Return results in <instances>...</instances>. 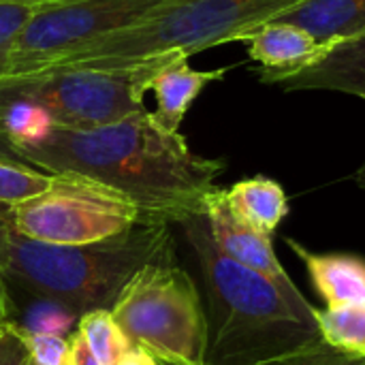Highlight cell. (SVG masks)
Wrapping results in <instances>:
<instances>
[{
    "label": "cell",
    "instance_id": "20",
    "mask_svg": "<svg viewBox=\"0 0 365 365\" xmlns=\"http://www.w3.org/2000/svg\"><path fill=\"white\" fill-rule=\"evenodd\" d=\"M36 6V2H0V79L9 68L13 45Z\"/></svg>",
    "mask_w": 365,
    "mask_h": 365
},
{
    "label": "cell",
    "instance_id": "29",
    "mask_svg": "<svg viewBox=\"0 0 365 365\" xmlns=\"http://www.w3.org/2000/svg\"><path fill=\"white\" fill-rule=\"evenodd\" d=\"M355 182H357V186H361L365 190V163L359 167V171L355 173Z\"/></svg>",
    "mask_w": 365,
    "mask_h": 365
},
{
    "label": "cell",
    "instance_id": "9",
    "mask_svg": "<svg viewBox=\"0 0 365 365\" xmlns=\"http://www.w3.org/2000/svg\"><path fill=\"white\" fill-rule=\"evenodd\" d=\"M205 218L210 225L212 240L222 255H227L231 261L240 263L242 267L272 280L287 295H291L295 299H306L302 295V291L293 284V280L289 278L284 267L280 265V261L274 252V246H272V237L250 229L240 218H235V214L229 210L227 199H225V188L216 186L207 195Z\"/></svg>",
    "mask_w": 365,
    "mask_h": 365
},
{
    "label": "cell",
    "instance_id": "15",
    "mask_svg": "<svg viewBox=\"0 0 365 365\" xmlns=\"http://www.w3.org/2000/svg\"><path fill=\"white\" fill-rule=\"evenodd\" d=\"M225 199L235 218L267 237H272L280 222L289 216L284 188L265 175L248 178L231 188H225Z\"/></svg>",
    "mask_w": 365,
    "mask_h": 365
},
{
    "label": "cell",
    "instance_id": "12",
    "mask_svg": "<svg viewBox=\"0 0 365 365\" xmlns=\"http://www.w3.org/2000/svg\"><path fill=\"white\" fill-rule=\"evenodd\" d=\"M291 250L304 261L314 289L325 304L331 306H364L365 259L357 255H317L299 242L287 237Z\"/></svg>",
    "mask_w": 365,
    "mask_h": 365
},
{
    "label": "cell",
    "instance_id": "21",
    "mask_svg": "<svg viewBox=\"0 0 365 365\" xmlns=\"http://www.w3.org/2000/svg\"><path fill=\"white\" fill-rule=\"evenodd\" d=\"M261 365H365V355H351L325 344L323 340H317L304 349H297Z\"/></svg>",
    "mask_w": 365,
    "mask_h": 365
},
{
    "label": "cell",
    "instance_id": "24",
    "mask_svg": "<svg viewBox=\"0 0 365 365\" xmlns=\"http://www.w3.org/2000/svg\"><path fill=\"white\" fill-rule=\"evenodd\" d=\"M66 365H103L98 357L92 353V349L86 344L83 336L75 331L71 336V353H68V364Z\"/></svg>",
    "mask_w": 365,
    "mask_h": 365
},
{
    "label": "cell",
    "instance_id": "19",
    "mask_svg": "<svg viewBox=\"0 0 365 365\" xmlns=\"http://www.w3.org/2000/svg\"><path fill=\"white\" fill-rule=\"evenodd\" d=\"M53 182V173L41 171L28 163L0 156V207H13L41 195Z\"/></svg>",
    "mask_w": 365,
    "mask_h": 365
},
{
    "label": "cell",
    "instance_id": "13",
    "mask_svg": "<svg viewBox=\"0 0 365 365\" xmlns=\"http://www.w3.org/2000/svg\"><path fill=\"white\" fill-rule=\"evenodd\" d=\"M231 66H222L216 71H195L188 64V58H178L169 64H165L150 81V90H154L158 107L152 113L154 120L167 128L178 133L180 124L190 109V105L197 101L201 90L214 81H220Z\"/></svg>",
    "mask_w": 365,
    "mask_h": 365
},
{
    "label": "cell",
    "instance_id": "7",
    "mask_svg": "<svg viewBox=\"0 0 365 365\" xmlns=\"http://www.w3.org/2000/svg\"><path fill=\"white\" fill-rule=\"evenodd\" d=\"M6 218L15 233L49 246L94 244L143 222L126 195L77 173H53L47 190L6 207Z\"/></svg>",
    "mask_w": 365,
    "mask_h": 365
},
{
    "label": "cell",
    "instance_id": "1",
    "mask_svg": "<svg viewBox=\"0 0 365 365\" xmlns=\"http://www.w3.org/2000/svg\"><path fill=\"white\" fill-rule=\"evenodd\" d=\"M15 150L41 171L77 173L126 195L143 222L182 225L205 214V199L225 171L222 160L195 154L180 130L163 128L145 109L90 130L49 124Z\"/></svg>",
    "mask_w": 365,
    "mask_h": 365
},
{
    "label": "cell",
    "instance_id": "27",
    "mask_svg": "<svg viewBox=\"0 0 365 365\" xmlns=\"http://www.w3.org/2000/svg\"><path fill=\"white\" fill-rule=\"evenodd\" d=\"M9 218H6V207H0V272L6 259V240H9Z\"/></svg>",
    "mask_w": 365,
    "mask_h": 365
},
{
    "label": "cell",
    "instance_id": "22",
    "mask_svg": "<svg viewBox=\"0 0 365 365\" xmlns=\"http://www.w3.org/2000/svg\"><path fill=\"white\" fill-rule=\"evenodd\" d=\"M21 331V338L28 349V357L34 365H66L71 353V338L58 334L41 331Z\"/></svg>",
    "mask_w": 365,
    "mask_h": 365
},
{
    "label": "cell",
    "instance_id": "30",
    "mask_svg": "<svg viewBox=\"0 0 365 365\" xmlns=\"http://www.w3.org/2000/svg\"><path fill=\"white\" fill-rule=\"evenodd\" d=\"M0 2H36L38 4V0H0Z\"/></svg>",
    "mask_w": 365,
    "mask_h": 365
},
{
    "label": "cell",
    "instance_id": "4",
    "mask_svg": "<svg viewBox=\"0 0 365 365\" xmlns=\"http://www.w3.org/2000/svg\"><path fill=\"white\" fill-rule=\"evenodd\" d=\"M299 2L304 0H165L141 21L86 45L49 68L124 66L169 53L190 58L214 45L242 41Z\"/></svg>",
    "mask_w": 365,
    "mask_h": 365
},
{
    "label": "cell",
    "instance_id": "17",
    "mask_svg": "<svg viewBox=\"0 0 365 365\" xmlns=\"http://www.w3.org/2000/svg\"><path fill=\"white\" fill-rule=\"evenodd\" d=\"M77 331L103 365H115L133 344L115 323L111 310H92L79 317Z\"/></svg>",
    "mask_w": 365,
    "mask_h": 365
},
{
    "label": "cell",
    "instance_id": "31",
    "mask_svg": "<svg viewBox=\"0 0 365 365\" xmlns=\"http://www.w3.org/2000/svg\"><path fill=\"white\" fill-rule=\"evenodd\" d=\"M49 2H66V0H38V4H49Z\"/></svg>",
    "mask_w": 365,
    "mask_h": 365
},
{
    "label": "cell",
    "instance_id": "28",
    "mask_svg": "<svg viewBox=\"0 0 365 365\" xmlns=\"http://www.w3.org/2000/svg\"><path fill=\"white\" fill-rule=\"evenodd\" d=\"M0 156H6V158H13V160H21L19 158V154L15 152V148H13V143L0 133ZM24 163V160H21Z\"/></svg>",
    "mask_w": 365,
    "mask_h": 365
},
{
    "label": "cell",
    "instance_id": "32",
    "mask_svg": "<svg viewBox=\"0 0 365 365\" xmlns=\"http://www.w3.org/2000/svg\"><path fill=\"white\" fill-rule=\"evenodd\" d=\"M26 365H34V364H32V361H30V359H28V364H26Z\"/></svg>",
    "mask_w": 365,
    "mask_h": 365
},
{
    "label": "cell",
    "instance_id": "5",
    "mask_svg": "<svg viewBox=\"0 0 365 365\" xmlns=\"http://www.w3.org/2000/svg\"><path fill=\"white\" fill-rule=\"evenodd\" d=\"M182 56H158L124 66H60L28 77L0 79V105L41 109L53 126L90 130L124 120L143 107L152 77Z\"/></svg>",
    "mask_w": 365,
    "mask_h": 365
},
{
    "label": "cell",
    "instance_id": "2",
    "mask_svg": "<svg viewBox=\"0 0 365 365\" xmlns=\"http://www.w3.org/2000/svg\"><path fill=\"white\" fill-rule=\"evenodd\" d=\"M182 227L205 287L207 365H261L321 340L317 308L222 255L205 214Z\"/></svg>",
    "mask_w": 365,
    "mask_h": 365
},
{
    "label": "cell",
    "instance_id": "16",
    "mask_svg": "<svg viewBox=\"0 0 365 365\" xmlns=\"http://www.w3.org/2000/svg\"><path fill=\"white\" fill-rule=\"evenodd\" d=\"M317 323L325 344L351 355H365V304L327 306L317 310Z\"/></svg>",
    "mask_w": 365,
    "mask_h": 365
},
{
    "label": "cell",
    "instance_id": "3",
    "mask_svg": "<svg viewBox=\"0 0 365 365\" xmlns=\"http://www.w3.org/2000/svg\"><path fill=\"white\" fill-rule=\"evenodd\" d=\"M171 227L137 222L120 235L83 246H49L11 229L2 276L15 289L58 302L79 317L111 310L124 287L143 267L175 263Z\"/></svg>",
    "mask_w": 365,
    "mask_h": 365
},
{
    "label": "cell",
    "instance_id": "11",
    "mask_svg": "<svg viewBox=\"0 0 365 365\" xmlns=\"http://www.w3.org/2000/svg\"><path fill=\"white\" fill-rule=\"evenodd\" d=\"M282 90H329L365 101V32L329 45L310 66L278 83Z\"/></svg>",
    "mask_w": 365,
    "mask_h": 365
},
{
    "label": "cell",
    "instance_id": "23",
    "mask_svg": "<svg viewBox=\"0 0 365 365\" xmlns=\"http://www.w3.org/2000/svg\"><path fill=\"white\" fill-rule=\"evenodd\" d=\"M28 349L21 338V331L15 323H4L0 327V365H26Z\"/></svg>",
    "mask_w": 365,
    "mask_h": 365
},
{
    "label": "cell",
    "instance_id": "8",
    "mask_svg": "<svg viewBox=\"0 0 365 365\" xmlns=\"http://www.w3.org/2000/svg\"><path fill=\"white\" fill-rule=\"evenodd\" d=\"M165 0H66L38 4L17 36L2 79L41 73L86 45L148 17Z\"/></svg>",
    "mask_w": 365,
    "mask_h": 365
},
{
    "label": "cell",
    "instance_id": "25",
    "mask_svg": "<svg viewBox=\"0 0 365 365\" xmlns=\"http://www.w3.org/2000/svg\"><path fill=\"white\" fill-rule=\"evenodd\" d=\"M158 364V359L154 357V355H150L145 349H141V346H135L133 344V349L126 353V355H122L120 357V361L115 365H156Z\"/></svg>",
    "mask_w": 365,
    "mask_h": 365
},
{
    "label": "cell",
    "instance_id": "26",
    "mask_svg": "<svg viewBox=\"0 0 365 365\" xmlns=\"http://www.w3.org/2000/svg\"><path fill=\"white\" fill-rule=\"evenodd\" d=\"M11 321V295H9V284L0 272V327Z\"/></svg>",
    "mask_w": 365,
    "mask_h": 365
},
{
    "label": "cell",
    "instance_id": "10",
    "mask_svg": "<svg viewBox=\"0 0 365 365\" xmlns=\"http://www.w3.org/2000/svg\"><path fill=\"white\" fill-rule=\"evenodd\" d=\"M242 43L248 45L250 58L259 64L261 81L276 86L310 66L327 49L308 30L278 19L257 26Z\"/></svg>",
    "mask_w": 365,
    "mask_h": 365
},
{
    "label": "cell",
    "instance_id": "33",
    "mask_svg": "<svg viewBox=\"0 0 365 365\" xmlns=\"http://www.w3.org/2000/svg\"><path fill=\"white\" fill-rule=\"evenodd\" d=\"M156 365H165V364H160V361H158V364H156Z\"/></svg>",
    "mask_w": 365,
    "mask_h": 365
},
{
    "label": "cell",
    "instance_id": "6",
    "mask_svg": "<svg viewBox=\"0 0 365 365\" xmlns=\"http://www.w3.org/2000/svg\"><path fill=\"white\" fill-rule=\"evenodd\" d=\"M111 314L130 344L165 365H207L205 306L178 263L143 267L120 293Z\"/></svg>",
    "mask_w": 365,
    "mask_h": 365
},
{
    "label": "cell",
    "instance_id": "18",
    "mask_svg": "<svg viewBox=\"0 0 365 365\" xmlns=\"http://www.w3.org/2000/svg\"><path fill=\"white\" fill-rule=\"evenodd\" d=\"M19 293L26 295V299H28L24 304V308H19V314L11 319V323H15L19 329L41 331V334H58V336H66V338H71L77 331L79 314H75L71 308H66L58 302L28 295L24 291H19Z\"/></svg>",
    "mask_w": 365,
    "mask_h": 365
},
{
    "label": "cell",
    "instance_id": "14",
    "mask_svg": "<svg viewBox=\"0 0 365 365\" xmlns=\"http://www.w3.org/2000/svg\"><path fill=\"white\" fill-rule=\"evenodd\" d=\"M276 19L308 30L323 47H329L364 34L365 0H304Z\"/></svg>",
    "mask_w": 365,
    "mask_h": 365
}]
</instances>
